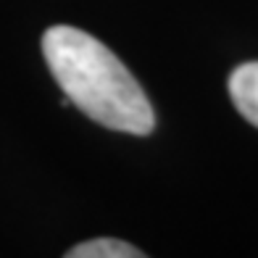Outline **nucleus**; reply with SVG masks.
<instances>
[{
    "mask_svg": "<svg viewBox=\"0 0 258 258\" xmlns=\"http://www.w3.org/2000/svg\"><path fill=\"white\" fill-rule=\"evenodd\" d=\"M42 55L63 95L92 121L137 137L153 132L156 113L148 95L98 37L58 24L42 34Z\"/></svg>",
    "mask_w": 258,
    "mask_h": 258,
    "instance_id": "f257e3e1",
    "label": "nucleus"
},
{
    "mask_svg": "<svg viewBox=\"0 0 258 258\" xmlns=\"http://www.w3.org/2000/svg\"><path fill=\"white\" fill-rule=\"evenodd\" d=\"M229 98L242 119L258 126V61L242 63L229 74Z\"/></svg>",
    "mask_w": 258,
    "mask_h": 258,
    "instance_id": "f03ea898",
    "label": "nucleus"
},
{
    "mask_svg": "<svg viewBox=\"0 0 258 258\" xmlns=\"http://www.w3.org/2000/svg\"><path fill=\"white\" fill-rule=\"evenodd\" d=\"M145 253L124 240L98 237L90 242H79L72 250H66V258H143Z\"/></svg>",
    "mask_w": 258,
    "mask_h": 258,
    "instance_id": "7ed1b4c3",
    "label": "nucleus"
}]
</instances>
